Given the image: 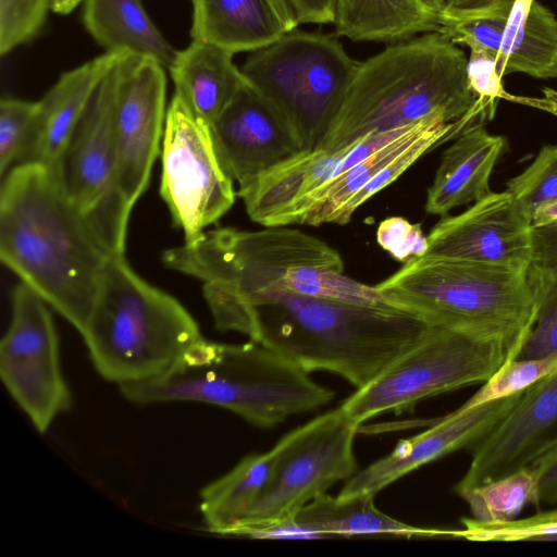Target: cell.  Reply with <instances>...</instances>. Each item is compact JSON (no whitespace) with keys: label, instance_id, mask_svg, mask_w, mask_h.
<instances>
[{"label":"cell","instance_id":"31","mask_svg":"<svg viewBox=\"0 0 557 557\" xmlns=\"http://www.w3.org/2000/svg\"><path fill=\"white\" fill-rule=\"evenodd\" d=\"M463 528L453 530V537L473 542L557 541V508L531 517L502 522L461 519Z\"/></svg>","mask_w":557,"mask_h":557},{"label":"cell","instance_id":"6","mask_svg":"<svg viewBox=\"0 0 557 557\" xmlns=\"http://www.w3.org/2000/svg\"><path fill=\"white\" fill-rule=\"evenodd\" d=\"M383 301L431 326L505 344L517 357L534 317L527 272L422 256L374 285Z\"/></svg>","mask_w":557,"mask_h":557},{"label":"cell","instance_id":"34","mask_svg":"<svg viewBox=\"0 0 557 557\" xmlns=\"http://www.w3.org/2000/svg\"><path fill=\"white\" fill-rule=\"evenodd\" d=\"M52 0H0V54L33 40L45 26Z\"/></svg>","mask_w":557,"mask_h":557},{"label":"cell","instance_id":"38","mask_svg":"<svg viewBox=\"0 0 557 557\" xmlns=\"http://www.w3.org/2000/svg\"><path fill=\"white\" fill-rule=\"evenodd\" d=\"M530 467L537 478L540 504H557V445Z\"/></svg>","mask_w":557,"mask_h":557},{"label":"cell","instance_id":"10","mask_svg":"<svg viewBox=\"0 0 557 557\" xmlns=\"http://www.w3.org/2000/svg\"><path fill=\"white\" fill-rule=\"evenodd\" d=\"M359 426L339 406L283 436L273 447L265 487L232 535L256 536L292 527L300 508L356 474L354 441Z\"/></svg>","mask_w":557,"mask_h":557},{"label":"cell","instance_id":"3","mask_svg":"<svg viewBox=\"0 0 557 557\" xmlns=\"http://www.w3.org/2000/svg\"><path fill=\"white\" fill-rule=\"evenodd\" d=\"M162 261L166 268L199 280L207 305L273 290L359 305L385 304L374 286L344 274L336 249L285 226L206 231L194 244L165 250Z\"/></svg>","mask_w":557,"mask_h":557},{"label":"cell","instance_id":"4","mask_svg":"<svg viewBox=\"0 0 557 557\" xmlns=\"http://www.w3.org/2000/svg\"><path fill=\"white\" fill-rule=\"evenodd\" d=\"M465 52L438 32L395 42L360 62L344 102L317 149L337 151L371 132L430 117L447 123L496 110L470 90Z\"/></svg>","mask_w":557,"mask_h":557},{"label":"cell","instance_id":"26","mask_svg":"<svg viewBox=\"0 0 557 557\" xmlns=\"http://www.w3.org/2000/svg\"><path fill=\"white\" fill-rule=\"evenodd\" d=\"M333 23L352 41L399 42L442 28L438 13L419 0H334Z\"/></svg>","mask_w":557,"mask_h":557},{"label":"cell","instance_id":"16","mask_svg":"<svg viewBox=\"0 0 557 557\" xmlns=\"http://www.w3.org/2000/svg\"><path fill=\"white\" fill-rule=\"evenodd\" d=\"M557 445V370L522 392L506 416L476 443L457 494L532 465Z\"/></svg>","mask_w":557,"mask_h":557},{"label":"cell","instance_id":"21","mask_svg":"<svg viewBox=\"0 0 557 557\" xmlns=\"http://www.w3.org/2000/svg\"><path fill=\"white\" fill-rule=\"evenodd\" d=\"M349 146L332 152L302 149L239 188L248 216L265 227L276 226L290 208L337 175Z\"/></svg>","mask_w":557,"mask_h":557},{"label":"cell","instance_id":"19","mask_svg":"<svg viewBox=\"0 0 557 557\" xmlns=\"http://www.w3.org/2000/svg\"><path fill=\"white\" fill-rule=\"evenodd\" d=\"M123 55L106 52L60 76L37 101L36 116L14 165L54 169L97 87Z\"/></svg>","mask_w":557,"mask_h":557},{"label":"cell","instance_id":"5","mask_svg":"<svg viewBox=\"0 0 557 557\" xmlns=\"http://www.w3.org/2000/svg\"><path fill=\"white\" fill-rule=\"evenodd\" d=\"M132 403L198 401L220 406L260 428L314 411L335 396L269 347L251 341L225 344L203 337L165 372L120 385Z\"/></svg>","mask_w":557,"mask_h":557},{"label":"cell","instance_id":"25","mask_svg":"<svg viewBox=\"0 0 557 557\" xmlns=\"http://www.w3.org/2000/svg\"><path fill=\"white\" fill-rule=\"evenodd\" d=\"M82 20L107 53L150 59L168 70L177 57L141 0H83Z\"/></svg>","mask_w":557,"mask_h":557},{"label":"cell","instance_id":"2","mask_svg":"<svg viewBox=\"0 0 557 557\" xmlns=\"http://www.w3.org/2000/svg\"><path fill=\"white\" fill-rule=\"evenodd\" d=\"M113 256L52 169L17 164L3 176L1 261L81 334Z\"/></svg>","mask_w":557,"mask_h":557},{"label":"cell","instance_id":"41","mask_svg":"<svg viewBox=\"0 0 557 557\" xmlns=\"http://www.w3.org/2000/svg\"><path fill=\"white\" fill-rule=\"evenodd\" d=\"M542 94L540 98L511 95L509 101L546 111L557 117V90L546 87Z\"/></svg>","mask_w":557,"mask_h":557},{"label":"cell","instance_id":"43","mask_svg":"<svg viewBox=\"0 0 557 557\" xmlns=\"http://www.w3.org/2000/svg\"><path fill=\"white\" fill-rule=\"evenodd\" d=\"M284 24L289 25L292 23V17L289 15L288 9L284 0H269Z\"/></svg>","mask_w":557,"mask_h":557},{"label":"cell","instance_id":"29","mask_svg":"<svg viewBox=\"0 0 557 557\" xmlns=\"http://www.w3.org/2000/svg\"><path fill=\"white\" fill-rule=\"evenodd\" d=\"M458 495L468 504L472 518L482 522L512 520L527 505H541L537 478L530 466Z\"/></svg>","mask_w":557,"mask_h":557},{"label":"cell","instance_id":"20","mask_svg":"<svg viewBox=\"0 0 557 557\" xmlns=\"http://www.w3.org/2000/svg\"><path fill=\"white\" fill-rule=\"evenodd\" d=\"M506 145L505 137L490 134L483 124L462 131L442 156L428 189L425 212L446 215L491 193V175Z\"/></svg>","mask_w":557,"mask_h":557},{"label":"cell","instance_id":"42","mask_svg":"<svg viewBox=\"0 0 557 557\" xmlns=\"http://www.w3.org/2000/svg\"><path fill=\"white\" fill-rule=\"evenodd\" d=\"M533 228L557 225V199L537 207L531 216Z\"/></svg>","mask_w":557,"mask_h":557},{"label":"cell","instance_id":"30","mask_svg":"<svg viewBox=\"0 0 557 557\" xmlns=\"http://www.w3.org/2000/svg\"><path fill=\"white\" fill-rule=\"evenodd\" d=\"M534 299L531 329L516 358L557 352V269L531 264L527 271Z\"/></svg>","mask_w":557,"mask_h":557},{"label":"cell","instance_id":"37","mask_svg":"<svg viewBox=\"0 0 557 557\" xmlns=\"http://www.w3.org/2000/svg\"><path fill=\"white\" fill-rule=\"evenodd\" d=\"M467 77L470 90L481 102L496 109L498 100L509 101L511 94L504 88L495 54L485 50H470Z\"/></svg>","mask_w":557,"mask_h":557},{"label":"cell","instance_id":"33","mask_svg":"<svg viewBox=\"0 0 557 557\" xmlns=\"http://www.w3.org/2000/svg\"><path fill=\"white\" fill-rule=\"evenodd\" d=\"M506 185L530 218L537 207L557 199V145L543 146L533 162Z\"/></svg>","mask_w":557,"mask_h":557},{"label":"cell","instance_id":"36","mask_svg":"<svg viewBox=\"0 0 557 557\" xmlns=\"http://www.w3.org/2000/svg\"><path fill=\"white\" fill-rule=\"evenodd\" d=\"M376 242L392 257L403 262L422 257L428 250V236L423 234L421 225L399 216L380 223Z\"/></svg>","mask_w":557,"mask_h":557},{"label":"cell","instance_id":"24","mask_svg":"<svg viewBox=\"0 0 557 557\" xmlns=\"http://www.w3.org/2000/svg\"><path fill=\"white\" fill-rule=\"evenodd\" d=\"M191 40L231 53L267 47L287 30L269 0H191Z\"/></svg>","mask_w":557,"mask_h":557},{"label":"cell","instance_id":"27","mask_svg":"<svg viewBox=\"0 0 557 557\" xmlns=\"http://www.w3.org/2000/svg\"><path fill=\"white\" fill-rule=\"evenodd\" d=\"M293 527L323 534L391 533L405 536H450L453 530L419 528L379 510L373 495L349 497L321 494L305 505L293 519Z\"/></svg>","mask_w":557,"mask_h":557},{"label":"cell","instance_id":"28","mask_svg":"<svg viewBox=\"0 0 557 557\" xmlns=\"http://www.w3.org/2000/svg\"><path fill=\"white\" fill-rule=\"evenodd\" d=\"M274 449L244 457L231 471L200 493V511L209 531L232 535L265 487L274 463Z\"/></svg>","mask_w":557,"mask_h":557},{"label":"cell","instance_id":"17","mask_svg":"<svg viewBox=\"0 0 557 557\" xmlns=\"http://www.w3.org/2000/svg\"><path fill=\"white\" fill-rule=\"evenodd\" d=\"M210 131L224 170L239 188L302 150L281 112L246 79Z\"/></svg>","mask_w":557,"mask_h":557},{"label":"cell","instance_id":"1","mask_svg":"<svg viewBox=\"0 0 557 557\" xmlns=\"http://www.w3.org/2000/svg\"><path fill=\"white\" fill-rule=\"evenodd\" d=\"M214 325L258 342L304 371L369 384L431 327L389 305H359L273 290L208 305Z\"/></svg>","mask_w":557,"mask_h":557},{"label":"cell","instance_id":"11","mask_svg":"<svg viewBox=\"0 0 557 557\" xmlns=\"http://www.w3.org/2000/svg\"><path fill=\"white\" fill-rule=\"evenodd\" d=\"M115 65L97 87L52 170L104 245L114 255H124L132 210L117 185Z\"/></svg>","mask_w":557,"mask_h":557},{"label":"cell","instance_id":"8","mask_svg":"<svg viewBox=\"0 0 557 557\" xmlns=\"http://www.w3.org/2000/svg\"><path fill=\"white\" fill-rule=\"evenodd\" d=\"M360 62L333 35L286 32L250 52L240 72L284 116L302 149H314L337 115Z\"/></svg>","mask_w":557,"mask_h":557},{"label":"cell","instance_id":"23","mask_svg":"<svg viewBox=\"0 0 557 557\" xmlns=\"http://www.w3.org/2000/svg\"><path fill=\"white\" fill-rule=\"evenodd\" d=\"M233 53L191 40L169 69L177 96L201 122L211 126L230 104L245 78Z\"/></svg>","mask_w":557,"mask_h":557},{"label":"cell","instance_id":"7","mask_svg":"<svg viewBox=\"0 0 557 557\" xmlns=\"http://www.w3.org/2000/svg\"><path fill=\"white\" fill-rule=\"evenodd\" d=\"M82 336L98 373L119 385L159 376L202 337L189 312L124 255L108 262Z\"/></svg>","mask_w":557,"mask_h":557},{"label":"cell","instance_id":"14","mask_svg":"<svg viewBox=\"0 0 557 557\" xmlns=\"http://www.w3.org/2000/svg\"><path fill=\"white\" fill-rule=\"evenodd\" d=\"M115 75L117 185L132 210L149 184L159 154L166 116V77L162 65L136 55H123Z\"/></svg>","mask_w":557,"mask_h":557},{"label":"cell","instance_id":"9","mask_svg":"<svg viewBox=\"0 0 557 557\" xmlns=\"http://www.w3.org/2000/svg\"><path fill=\"white\" fill-rule=\"evenodd\" d=\"M511 359V350L503 343L431 326L341 408L361 425L379 414L407 410L425 398L483 384Z\"/></svg>","mask_w":557,"mask_h":557},{"label":"cell","instance_id":"22","mask_svg":"<svg viewBox=\"0 0 557 557\" xmlns=\"http://www.w3.org/2000/svg\"><path fill=\"white\" fill-rule=\"evenodd\" d=\"M486 51L496 55L499 72L557 77V18L536 0H515L496 22Z\"/></svg>","mask_w":557,"mask_h":557},{"label":"cell","instance_id":"39","mask_svg":"<svg viewBox=\"0 0 557 557\" xmlns=\"http://www.w3.org/2000/svg\"><path fill=\"white\" fill-rule=\"evenodd\" d=\"M532 263L557 269V225L533 228Z\"/></svg>","mask_w":557,"mask_h":557},{"label":"cell","instance_id":"32","mask_svg":"<svg viewBox=\"0 0 557 557\" xmlns=\"http://www.w3.org/2000/svg\"><path fill=\"white\" fill-rule=\"evenodd\" d=\"M556 370L557 352L537 358L511 359L485 381L461 407L471 408L517 395Z\"/></svg>","mask_w":557,"mask_h":557},{"label":"cell","instance_id":"13","mask_svg":"<svg viewBox=\"0 0 557 557\" xmlns=\"http://www.w3.org/2000/svg\"><path fill=\"white\" fill-rule=\"evenodd\" d=\"M48 306L27 284H17L12 293L11 323L0 344L2 382L40 433L71 406Z\"/></svg>","mask_w":557,"mask_h":557},{"label":"cell","instance_id":"35","mask_svg":"<svg viewBox=\"0 0 557 557\" xmlns=\"http://www.w3.org/2000/svg\"><path fill=\"white\" fill-rule=\"evenodd\" d=\"M38 109V102L2 98L0 102V173L15 164Z\"/></svg>","mask_w":557,"mask_h":557},{"label":"cell","instance_id":"18","mask_svg":"<svg viewBox=\"0 0 557 557\" xmlns=\"http://www.w3.org/2000/svg\"><path fill=\"white\" fill-rule=\"evenodd\" d=\"M521 394L471 408L458 407L426 431L399 443L387 456L357 471L337 496H375L409 472L447 454L476 444L506 416Z\"/></svg>","mask_w":557,"mask_h":557},{"label":"cell","instance_id":"15","mask_svg":"<svg viewBox=\"0 0 557 557\" xmlns=\"http://www.w3.org/2000/svg\"><path fill=\"white\" fill-rule=\"evenodd\" d=\"M424 256L527 272L533 260L531 218L507 189L491 191L434 225Z\"/></svg>","mask_w":557,"mask_h":557},{"label":"cell","instance_id":"44","mask_svg":"<svg viewBox=\"0 0 557 557\" xmlns=\"http://www.w3.org/2000/svg\"><path fill=\"white\" fill-rule=\"evenodd\" d=\"M419 1L421 3H423L425 7L430 8L433 11H435L436 13L440 12L442 0H419Z\"/></svg>","mask_w":557,"mask_h":557},{"label":"cell","instance_id":"40","mask_svg":"<svg viewBox=\"0 0 557 557\" xmlns=\"http://www.w3.org/2000/svg\"><path fill=\"white\" fill-rule=\"evenodd\" d=\"M500 1L503 0H442L438 12L441 25L448 21L479 14Z\"/></svg>","mask_w":557,"mask_h":557},{"label":"cell","instance_id":"12","mask_svg":"<svg viewBox=\"0 0 557 557\" xmlns=\"http://www.w3.org/2000/svg\"><path fill=\"white\" fill-rule=\"evenodd\" d=\"M160 194L184 244H194L234 205L233 180L218 156L210 126L175 95L166 110Z\"/></svg>","mask_w":557,"mask_h":557}]
</instances>
